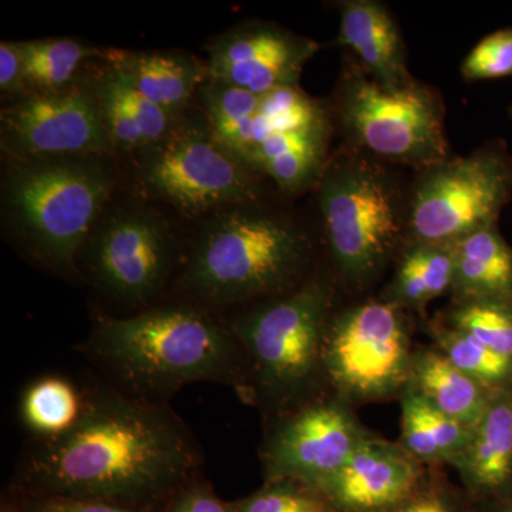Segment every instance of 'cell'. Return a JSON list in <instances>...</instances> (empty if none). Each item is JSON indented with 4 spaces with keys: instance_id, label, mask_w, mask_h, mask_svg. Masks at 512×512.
<instances>
[{
    "instance_id": "6da1fadb",
    "label": "cell",
    "mask_w": 512,
    "mask_h": 512,
    "mask_svg": "<svg viewBox=\"0 0 512 512\" xmlns=\"http://www.w3.org/2000/svg\"><path fill=\"white\" fill-rule=\"evenodd\" d=\"M201 463L200 444L165 403L94 387L72 429L26 451L19 483L29 494L158 512Z\"/></svg>"
},
{
    "instance_id": "7a4b0ae2",
    "label": "cell",
    "mask_w": 512,
    "mask_h": 512,
    "mask_svg": "<svg viewBox=\"0 0 512 512\" xmlns=\"http://www.w3.org/2000/svg\"><path fill=\"white\" fill-rule=\"evenodd\" d=\"M124 392L163 402L187 384L211 382L247 394L244 353L228 323L198 306H160L103 318L84 345Z\"/></svg>"
},
{
    "instance_id": "3957f363",
    "label": "cell",
    "mask_w": 512,
    "mask_h": 512,
    "mask_svg": "<svg viewBox=\"0 0 512 512\" xmlns=\"http://www.w3.org/2000/svg\"><path fill=\"white\" fill-rule=\"evenodd\" d=\"M309 258L308 238L291 221L239 205L202 231L181 281L211 306L266 301L302 285Z\"/></svg>"
},
{
    "instance_id": "277c9868",
    "label": "cell",
    "mask_w": 512,
    "mask_h": 512,
    "mask_svg": "<svg viewBox=\"0 0 512 512\" xmlns=\"http://www.w3.org/2000/svg\"><path fill=\"white\" fill-rule=\"evenodd\" d=\"M333 313L332 286L311 279L232 318L247 365L245 400L281 416L318 396Z\"/></svg>"
},
{
    "instance_id": "5b68a950",
    "label": "cell",
    "mask_w": 512,
    "mask_h": 512,
    "mask_svg": "<svg viewBox=\"0 0 512 512\" xmlns=\"http://www.w3.org/2000/svg\"><path fill=\"white\" fill-rule=\"evenodd\" d=\"M316 185L336 271L365 288L406 244L407 194L382 161L350 147L330 158Z\"/></svg>"
},
{
    "instance_id": "8992f818",
    "label": "cell",
    "mask_w": 512,
    "mask_h": 512,
    "mask_svg": "<svg viewBox=\"0 0 512 512\" xmlns=\"http://www.w3.org/2000/svg\"><path fill=\"white\" fill-rule=\"evenodd\" d=\"M113 185L99 156L33 158L16 160L3 191L10 218L33 252L70 269Z\"/></svg>"
},
{
    "instance_id": "52a82bcc",
    "label": "cell",
    "mask_w": 512,
    "mask_h": 512,
    "mask_svg": "<svg viewBox=\"0 0 512 512\" xmlns=\"http://www.w3.org/2000/svg\"><path fill=\"white\" fill-rule=\"evenodd\" d=\"M332 109L348 147L382 163L419 171L451 156L443 97L429 84L387 92L350 57Z\"/></svg>"
},
{
    "instance_id": "ba28073f",
    "label": "cell",
    "mask_w": 512,
    "mask_h": 512,
    "mask_svg": "<svg viewBox=\"0 0 512 512\" xmlns=\"http://www.w3.org/2000/svg\"><path fill=\"white\" fill-rule=\"evenodd\" d=\"M511 198L512 154L503 141L448 156L416 173L407 192L406 242L453 245L498 224Z\"/></svg>"
},
{
    "instance_id": "9c48e42d",
    "label": "cell",
    "mask_w": 512,
    "mask_h": 512,
    "mask_svg": "<svg viewBox=\"0 0 512 512\" xmlns=\"http://www.w3.org/2000/svg\"><path fill=\"white\" fill-rule=\"evenodd\" d=\"M413 355L406 311L370 299L333 313L323 346V377L349 404L382 402L406 390Z\"/></svg>"
},
{
    "instance_id": "30bf717a",
    "label": "cell",
    "mask_w": 512,
    "mask_h": 512,
    "mask_svg": "<svg viewBox=\"0 0 512 512\" xmlns=\"http://www.w3.org/2000/svg\"><path fill=\"white\" fill-rule=\"evenodd\" d=\"M140 178L157 197L187 214L256 204V171L215 140L210 130L175 128L146 148Z\"/></svg>"
},
{
    "instance_id": "8fae6325",
    "label": "cell",
    "mask_w": 512,
    "mask_h": 512,
    "mask_svg": "<svg viewBox=\"0 0 512 512\" xmlns=\"http://www.w3.org/2000/svg\"><path fill=\"white\" fill-rule=\"evenodd\" d=\"M372 436L349 403L316 396L276 419L262 444L265 481L292 480L315 487L333 476Z\"/></svg>"
},
{
    "instance_id": "7c38bea8",
    "label": "cell",
    "mask_w": 512,
    "mask_h": 512,
    "mask_svg": "<svg viewBox=\"0 0 512 512\" xmlns=\"http://www.w3.org/2000/svg\"><path fill=\"white\" fill-rule=\"evenodd\" d=\"M2 143L16 160L103 156L113 148L97 94L74 84L3 109Z\"/></svg>"
},
{
    "instance_id": "4fadbf2b",
    "label": "cell",
    "mask_w": 512,
    "mask_h": 512,
    "mask_svg": "<svg viewBox=\"0 0 512 512\" xmlns=\"http://www.w3.org/2000/svg\"><path fill=\"white\" fill-rule=\"evenodd\" d=\"M173 258L163 225L146 212L126 210L110 217L94 235L89 268L107 295L138 306L163 288Z\"/></svg>"
},
{
    "instance_id": "5bb4252c",
    "label": "cell",
    "mask_w": 512,
    "mask_h": 512,
    "mask_svg": "<svg viewBox=\"0 0 512 512\" xmlns=\"http://www.w3.org/2000/svg\"><path fill=\"white\" fill-rule=\"evenodd\" d=\"M320 47L275 23H244L212 42L207 77L264 96L298 86L306 63Z\"/></svg>"
},
{
    "instance_id": "9a60e30c",
    "label": "cell",
    "mask_w": 512,
    "mask_h": 512,
    "mask_svg": "<svg viewBox=\"0 0 512 512\" xmlns=\"http://www.w3.org/2000/svg\"><path fill=\"white\" fill-rule=\"evenodd\" d=\"M421 466L399 443L372 434L339 471L312 488L338 512H393L419 490Z\"/></svg>"
},
{
    "instance_id": "2e32d148",
    "label": "cell",
    "mask_w": 512,
    "mask_h": 512,
    "mask_svg": "<svg viewBox=\"0 0 512 512\" xmlns=\"http://www.w3.org/2000/svg\"><path fill=\"white\" fill-rule=\"evenodd\" d=\"M338 43L352 50L363 72L387 92H399L417 82L407 67L406 46L392 13L376 0L338 3Z\"/></svg>"
},
{
    "instance_id": "e0dca14e",
    "label": "cell",
    "mask_w": 512,
    "mask_h": 512,
    "mask_svg": "<svg viewBox=\"0 0 512 512\" xmlns=\"http://www.w3.org/2000/svg\"><path fill=\"white\" fill-rule=\"evenodd\" d=\"M453 467L476 494L500 493L512 483V386L495 390Z\"/></svg>"
},
{
    "instance_id": "ac0fdd59",
    "label": "cell",
    "mask_w": 512,
    "mask_h": 512,
    "mask_svg": "<svg viewBox=\"0 0 512 512\" xmlns=\"http://www.w3.org/2000/svg\"><path fill=\"white\" fill-rule=\"evenodd\" d=\"M332 120L269 134L252 151L251 167L266 174L286 194L318 184L328 163Z\"/></svg>"
},
{
    "instance_id": "d6986e66",
    "label": "cell",
    "mask_w": 512,
    "mask_h": 512,
    "mask_svg": "<svg viewBox=\"0 0 512 512\" xmlns=\"http://www.w3.org/2000/svg\"><path fill=\"white\" fill-rule=\"evenodd\" d=\"M453 302L512 299V248L498 224L471 232L451 245Z\"/></svg>"
},
{
    "instance_id": "ffe728a7",
    "label": "cell",
    "mask_w": 512,
    "mask_h": 512,
    "mask_svg": "<svg viewBox=\"0 0 512 512\" xmlns=\"http://www.w3.org/2000/svg\"><path fill=\"white\" fill-rule=\"evenodd\" d=\"M407 387L439 412L470 429L481 420L494 393L457 369L436 348L414 350Z\"/></svg>"
},
{
    "instance_id": "44dd1931",
    "label": "cell",
    "mask_w": 512,
    "mask_h": 512,
    "mask_svg": "<svg viewBox=\"0 0 512 512\" xmlns=\"http://www.w3.org/2000/svg\"><path fill=\"white\" fill-rule=\"evenodd\" d=\"M110 60L138 92L175 119L207 77V67L185 53L116 52L110 53Z\"/></svg>"
},
{
    "instance_id": "7402d4cb",
    "label": "cell",
    "mask_w": 512,
    "mask_h": 512,
    "mask_svg": "<svg viewBox=\"0 0 512 512\" xmlns=\"http://www.w3.org/2000/svg\"><path fill=\"white\" fill-rule=\"evenodd\" d=\"M454 258L451 245L406 242L392 281L382 293L383 301L404 311H424L434 299L451 292Z\"/></svg>"
},
{
    "instance_id": "603a6c76",
    "label": "cell",
    "mask_w": 512,
    "mask_h": 512,
    "mask_svg": "<svg viewBox=\"0 0 512 512\" xmlns=\"http://www.w3.org/2000/svg\"><path fill=\"white\" fill-rule=\"evenodd\" d=\"M399 444L421 464H450L466 450L470 427L439 412L406 387L402 396Z\"/></svg>"
},
{
    "instance_id": "cb8c5ba5",
    "label": "cell",
    "mask_w": 512,
    "mask_h": 512,
    "mask_svg": "<svg viewBox=\"0 0 512 512\" xmlns=\"http://www.w3.org/2000/svg\"><path fill=\"white\" fill-rule=\"evenodd\" d=\"M86 392L62 376H43L26 387L20 419L37 439H50L72 429L84 409Z\"/></svg>"
},
{
    "instance_id": "d4e9b609",
    "label": "cell",
    "mask_w": 512,
    "mask_h": 512,
    "mask_svg": "<svg viewBox=\"0 0 512 512\" xmlns=\"http://www.w3.org/2000/svg\"><path fill=\"white\" fill-rule=\"evenodd\" d=\"M259 101L261 96L214 80H210L204 89L205 110L212 136L249 167L252 130L258 114Z\"/></svg>"
},
{
    "instance_id": "484cf974",
    "label": "cell",
    "mask_w": 512,
    "mask_h": 512,
    "mask_svg": "<svg viewBox=\"0 0 512 512\" xmlns=\"http://www.w3.org/2000/svg\"><path fill=\"white\" fill-rule=\"evenodd\" d=\"M23 62L25 96L50 93L70 86L84 60L100 56L99 49L74 39H42L18 42Z\"/></svg>"
},
{
    "instance_id": "4316f807",
    "label": "cell",
    "mask_w": 512,
    "mask_h": 512,
    "mask_svg": "<svg viewBox=\"0 0 512 512\" xmlns=\"http://www.w3.org/2000/svg\"><path fill=\"white\" fill-rule=\"evenodd\" d=\"M429 332L436 349L461 372L493 392L512 386V362L507 357L498 355L480 340L453 328L443 319L430 322Z\"/></svg>"
},
{
    "instance_id": "83f0119b",
    "label": "cell",
    "mask_w": 512,
    "mask_h": 512,
    "mask_svg": "<svg viewBox=\"0 0 512 512\" xmlns=\"http://www.w3.org/2000/svg\"><path fill=\"white\" fill-rule=\"evenodd\" d=\"M328 120H332L329 110L303 93L299 86L276 89L261 96L259 101L252 130V151L269 134L311 127Z\"/></svg>"
},
{
    "instance_id": "f1b7e54d",
    "label": "cell",
    "mask_w": 512,
    "mask_h": 512,
    "mask_svg": "<svg viewBox=\"0 0 512 512\" xmlns=\"http://www.w3.org/2000/svg\"><path fill=\"white\" fill-rule=\"evenodd\" d=\"M441 319L512 362V299L453 302Z\"/></svg>"
},
{
    "instance_id": "f546056e",
    "label": "cell",
    "mask_w": 512,
    "mask_h": 512,
    "mask_svg": "<svg viewBox=\"0 0 512 512\" xmlns=\"http://www.w3.org/2000/svg\"><path fill=\"white\" fill-rule=\"evenodd\" d=\"M235 505L238 512H338L318 490L292 480L265 481Z\"/></svg>"
},
{
    "instance_id": "4dcf8cb0",
    "label": "cell",
    "mask_w": 512,
    "mask_h": 512,
    "mask_svg": "<svg viewBox=\"0 0 512 512\" xmlns=\"http://www.w3.org/2000/svg\"><path fill=\"white\" fill-rule=\"evenodd\" d=\"M101 80L113 90L128 116L136 123L141 136L146 141L147 148L160 143L174 130L177 119L138 92L119 67L113 64Z\"/></svg>"
},
{
    "instance_id": "1f68e13d",
    "label": "cell",
    "mask_w": 512,
    "mask_h": 512,
    "mask_svg": "<svg viewBox=\"0 0 512 512\" xmlns=\"http://www.w3.org/2000/svg\"><path fill=\"white\" fill-rule=\"evenodd\" d=\"M461 74L467 82L512 77V28L485 36L464 59Z\"/></svg>"
},
{
    "instance_id": "d6a6232c",
    "label": "cell",
    "mask_w": 512,
    "mask_h": 512,
    "mask_svg": "<svg viewBox=\"0 0 512 512\" xmlns=\"http://www.w3.org/2000/svg\"><path fill=\"white\" fill-rule=\"evenodd\" d=\"M97 99H99L101 116L113 147L127 151L147 148L146 141L141 136L136 123L131 120L123 104L103 80L97 89Z\"/></svg>"
},
{
    "instance_id": "836d02e7",
    "label": "cell",
    "mask_w": 512,
    "mask_h": 512,
    "mask_svg": "<svg viewBox=\"0 0 512 512\" xmlns=\"http://www.w3.org/2000/svg\"><path fill=\"white\" fill-rule=\"evenodd\" d=\"M158 512H238L235 503H225L210 484L194 478L181 488Z\"/></svg>"
},
{
    "instance_id": "e575fe53",
    "label": "cell",
    "mask_w": 512,
    "mask_h": 512,
    "mask_svg": "<svg viewBox=\"0 0 512 512\" xmlns=\"http://www.w3.org/2000/svg\"><path fill=\"white\" fill-rule=\"evenodd\" d=\"M18 512H148L104 501L76 500V498L56 497L26 493L25 498L16 504Z\"/></svg>"
},
{
    "instance_id": "d590c367",
    "label": "cell",
    "mask_w": 512,
    "mask_h": 512,
    "mask_svg": "<svg viewBox=\"0 0 512 512\" xmlns=\"http://www.w3.org/2000/svg\"><path fill=\"white\" fill-rule=\"evenodd\" d=\"M0 89L6 93H25L18 42L0 43Z\"/></svg>"
},
{
    "instance_id": "8d00e7d4",
    "label": "cell",
    "mask_w": 512,
    "mask_h": 512,
    "mask_svg": "<svg viewBox=\"0 0 512 512\" xmlns=\"http://www.w3.org/2000/svg\"><path fill=\"white\" fill-rule=\"evenodd\" d=\"M393 512H457L446 494L436 488H419L406 501Z\"/></svg>"
},
{
    "instance_id": "74e56055",
    "label": "cell",
    "mask_w": 512,
    "mask_h": 512,
    "mask_svg": "<svg viewBox=\"0 0 512 512\" xmlns=\"http://www.w3.org/2000/svg\"><path fill=\"white\" fill-rule=\"evenodd\" d=\"M491 512H512V500L504 501V503L494 507V510Z\"/></svg>"
},
{
    "instance_id": "f35d334b",
    "label": "cell",
    "mask_w": 512,
    "mask_h": 512,
    "mask_svg": "<svg viewBox=\"0 0 512 512\" xmlns=\"http://www.w3.org/2000/svg\"><path fill=\"white\" fill-rule=\"evenodd\" d=\"M0 512H18V508H16V504L3 503Z\"/></svg>"
},
{
    "instance_id": "ab89813d",
    "label": "cell",
    "mask_w": 512,
    "mask_h": 512,
    "mask_svg": "<svg viewBox=\"0 0 512 512\" xmlns=\"http://www.w3.org/2000/svg\"><path fill=\"white\" fill-rule=\"evenodd\" d=\"M508 113H510L511 119H512V104L510 106V109H508Z\"/></svg>"
}]
</instances>
